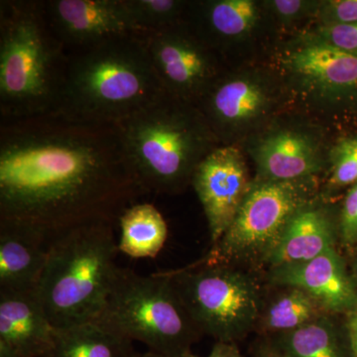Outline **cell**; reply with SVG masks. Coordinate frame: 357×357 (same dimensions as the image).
<instances>
[{
    "mask_svg": "<svg viewBox=\"0 0 357 357\" xmlns=\"http://www.w3.org/2000/svg\"><path fill=\"white\" fill-rule=\"evenodd\" d=\"M144 194L114 126L58 114L1 122V220L28 223L52 238L86 223L119 222Z\"/></svg>",
    "mask_w": 357,
    "mask_h": 357,
    "instance_id": "cell-1",
    "label": "cell"
},
{
    "mask_svg": "<svg viewBox=\"0 0 357 357\" xmlns=\"http://www.w3.org/2000/svg\"><path fill=\"white\" fill-rule=\"evenodd\" d=\"M165 95L142 37H117L68 52L55 114L114 126Z\"/></svg>",
    "mask_w": 357,
    "mask_h": 357,
    "instance_id": "cell-2",
    "label": "cell"
},
{
    "mask_svg": "<svg viewBox=\"0 0 357 357\" xmlns=\"http://www.w3.org/2000/svg\"><path fill=\"white\" fill-rule=\"evenodd\" d=\"M0 3L1 122L55 114L68 51L52 29L44 1Z\"/></svg>",
    "mask_w": 357,
    "mask_h": 357,
    "instance_id": "cell-3",
    "label": "cell"
},
{
    "mask_svg": "<svg viewBox=\"0 0 357 357\" xmlns=\"http://www.w3.org/2000/svg\"><path fill=\"white\" fill-rule=\"evenodd\" d=\"M114 128L145 194L182 191L192 184L199 162L217 148L201 110L167 93Z\"/></svg>",
    "mask_w": 357,
    "mask_h": 357,
    "instance_id": "cell-4",
    "label": "cell"
},
{
    "mask_svg": "<svg viewBox=\"0 0 357 357\" xmlns=\"http://www.w3.org/2000/svg\"><path fill=\"white\" fill-rule=\"evenodd\" d=\"M115 223H86L52 237L36 294L54 328L96 321L102 312L119 268Z\"/></svg>",
    "mask_w": 357,
    "mask_h": 357,
    "instance_id": "cell-5",
    "label": "cell"
},
{
    "mask_svg": "<svg viewBox=\"0 0 357 357\" xmlns=\"http://www.w3.org/2000/svg\"><path fill=\"white\" fill-rule=\"evenodd\" d=\"M96 321L165 357L191 351L192 344L203 335L164 272L142 276L119 267Z\"/></svg>",
    "mask_w": 357,
    "mask_h": 357,
    "instance_id": "cell-6",
    "label": "cell"
},
{
    "mask_svg": "<svg viewBox=\"0 0 357 357\" xmlns=\"http://www.w3.org/2000/svg\"><path fill=\"white\" fill-rule=\"evenodd\" d=\"M164 273L203 335L236 344L257 326L264 304L260 287L239 268L201 261L196 267Z\"/></svg>",
    "mask_w": 357,
    "mask_h": 357,
    "instance_id": "cell-7",
    "label": "cell"
},
{
    "mask_svg": "<svg viewBox=\"0 0 357 357\" xmlns=\"http://www.w3.org/2000/svg\"><path fill=\"white\" fill-rule=\"evenodd\" d=\"M307 181H262L251 185L236 218L202 261L266 265L294 215L310 204Z\"/></svg>",
    "mask_w": 357,
    "mask_h": 357,
    "instance_id": "cell-8",
    "label": "cell"
},
{
    "mask_svg": "<svg viewBox=\"0 0 357 357\" xmlns=\"http://www.w3.org/2000/svg\"><path fill=\"white\" fill-rule=\"evenodd\" d=\"M185 28L182 22L141 37L167 95L192 103L217 81V69L206 43Z\"/></svg>",
    "mask_w": 357,
    "mask_h": 357,
    "instance_id": "cell-9",
    "label": "cell"
},
{
    "mask_svg": "<svg viewBox=\"0 0 357 357\" xmlns=\"http://www.w3.org/2000/svg\"><path fill=\"white\" fill-rule=\"evenodd\" d=\"M192 185L203 206L213 245L234 222L251 187L243 154L229 145L215 148L199 162Z\"/></svg>",
    "mask_w": 357,
    "mask_h": 357,
    "instance_id": "cell-10",
    "label": "cell"
},
{
    "mask_svg": "<svg viewBox=\"0 0 357 357\" xmlns=\"http://www.w3.org/2000/svg\"><path fill=\"white\" fill-rule=\"evenodd\" d=\"M45 13L68 52L137 35L124 0H49Z\"/></svg>",
    "mask_w": 357,
    "mask_h": 357,
    "instance_id": "cell-11",
    "label": "cell"
},
{
    "mask_svg": "<svg viewBox=\"0 0 357 357\" xmlns=\"http://www.w3.org/2000/svg\"><path fill=\"white\" fill-rule=\"evenodd\" d=\"M269 282L277 287L304 291L328 314H347L357 307V292L335 248L306 262L269 269Z\"/></svg>",
    "mask_w": 357,
    "mask_h": 357,
    "instance_id": "cell-12",
    "label": "cell"
},
{
    "mask_svg": "<svg viewBox=\"0 0 357 357\" xmlns=\"http://www.w3.org/2000/svg\"><path fill=\"white\" fill-rule=\"evenodd\" d=\"M51 239L31 225L0 218V291H36Z\"/></svg>",
    "mask_w": 357,
    "mask_h": 357,
    "instance_id": "cell-13",
    "label": "cell"
},
{
    "mask_svg": "<svg viewBox=\"0 0 357 357\" xmlns=\"http://www.w3.org/2000/svg\"><path fill=\"white\" fill-rule=\"evenodd\" d=\"M54 335L55 328L36 291H0V344L20 357H47Z\"/></svg>",
    "mask_w": 357,
    "mask_h": 357,
    "instance_id": "cell-14",
    "label": "cell"
},
{
    "mask_svg": "<svg viewBox=\"0 0 357 357\" xmlns=\"http://www.w3.org/2000/svg\"><path fill=\"white\" fill-rule=\"evenodd\" d=\"M199 102V110L213 134H225L229 129L256 119L267 98L255 82L230 77L215 81Z\"/></svg>",
    "mask_w": 357,
    "mask_h": 357,
    "instance_id": "cell-15",
    "label": "cell"
},
{
    "mask_svg": "<svg viewBox=\"0 0 357 357\" xmlns=\"http://www.w3.org/2000/svg\"><path fill=\"white\" fill-rule=\"evenodd\" d=\"M335 227L328 213L307 204L289 222L266 266L309 261L335 248Z\"/></svg>",
    "mask_w": 357,
    "mask_h": 357,
    "instance_id": "cell-16",
    "label": "cell"
},
{
    "mask_svg": "<svg viewBox=\"0 0 357 357\" xmlns=\"http://www.w3.org/2000/svg\"><path fill=\"white\" fill-rule=\"evenodd\" d=\"M255 159L262 181L305 180L321 165L311 141L295 132H279L260 143Z\"/></svg>",
    "mask_w": 357,
    "mask_h": 357,
    "instance_id": "cell-17",
    "label": "cell"
},
{
    "mask_svg": "<svg viewBox=\"0 0 357 357\" xmlns=\"http://www.w3.org/2000/svg\"><path fill=\"white\" fill-rule=\"evenodd\" d=\"M293 70L307 81L325 89L357 86V54L323 42L307 44L293 54Z\"/></svg>",
    "mask_w": 357,
    "mask_h": 357,
    "instance_id": "cell-18",
    "label": "cell"
},
{
    "mask_svg": "<svg viewBox=\"0 0 357 357\" xmlns=\"http://www.w3.org/2000/svg\"><path fill=\"white\" fill-rule=\"evenodd\" d=\"M132 342L98 321L55 328L47 357H132Z\"/></svg>",
    "mask_w": 357,
    "mask_h": 357,
    "instance_id": "cell-19",
    "label": "cell"
},
{
    "mask_svg": "<svg viewBox=\"0 0 357 357\" xmlns=\"http://www.w3.org/2000/svg\"><path fill=\"white\" fill-rule=\"evenodd\" d=\"M121 252L132 258H155L165 245L168 227L163 215L151 204H134L119 220Z\"/></svg>",
    "mask_w": 357,
    "mask_h": 357,
    "instance_id": "cell-20",
    "label": "cell"
},
{
    "mask_svg": "<svg viewBox=\"0 0 357 357\" xmlns=\"http://www.w3.org/2000/svg\"><path fill=\"white\" fill-rule=\"evenodd\" d=\"M272 344L285 357H352L347 331L342 335L331 314L277 335Z\"/></svg>",
    "mask_w": 357,
    "mask_h": 357,
    "instance_id": "cell-21",
    "label": "cell"
},
{
    "mask_svg": "<svg viewBox=\"0 0 357 357\" xmlns=\"http://www.w3.org/2000/svg\"><path fill=\"white\" fill-rule=\"evenodd\" d=\"M328 312L304 291L283 287L266 305L263 304L257 330L267 335H284L326 316Z\"/></svg>",
    "mask_w": 357,
    "mask_h": 357,
    "instance_id": "cell-22",
    "label": "cell"
},
{
    "mask_svg": "<svg viewBox=\"0 0 357 357\" xmlns=\"http://www.w3.org/2000/svg\"><path fill=\"white\" fill-rule=\"evenodd\" d=\"M201 31L206 30L208 39L236 38L255 25L257 6L251 0H220L199 4Z\"/></svg>",
    "mask_w": 357,
    "mask_h": 357,
    "instance_id": "cell-23",
    "label": "cell"
},
{
    "mask_svg": "<svg viewBox=\"0 0 357 357\" xmlns=\"http://www.w3.org/2000/svg\"><path fill=\"white\" fill-rule=\"evenodd\" d=\"M140 36L183 22L185 4L177 0H124Z\"/></svg>",
    "mask_w": 357,
    "mask_h": 357,
    "instance_id": "cell-24",
    "label": "cell"
},
{
    "mask_svg": "<svg viewBox=\"0 0 357 357\" xmlns=\"http://www.w3.org/2000/svg\"><path fill=\"white\" fill-rule=\"evenodd\" d=\"M332 160L331 184L342 187L357 183V136L340 140L333 148Z\"/></svg>",
    "mask_w": 357,
    "mask_h": 357,
    "instance_id": "cell-25",
    "label": "cell"
},
{
    "mask_svg": "<svg viewBox=\"0 0 357 357\" xmlns=\"http://www.w3.org/2000/svg\"><path fill=\"white\" fill-rule=\"evenodd\" d=\"M319 41L349 53L357 54V22L326 24L319 29Z\"/></svg>",
    "mask_w": 357,
    "mask_h": 357,
    "instance_id": "cell-26",
    "label": "cell"
},
{
    "mask_svg": "<svg viewBox=\"0 0 357 357\" xmlns=\"http://www.w3.org/2000/svg\"><path fill=\"white\" fill-rule=\"evenodd\" d=\"M340 231L345 243H357V183L345 197L340 220Z\"/></svg>",
    "mask_w": 357,
    "mask_h": 357,
    "instance_id": "cell-27",
    "label": "cell"
},
{
    "mask_svg": "<svg viewBox=\"0 0 357 357\" xmlns=\"http://www.w3.org/2000/svg\"><path fill=\"white\" fill-rule=\"evenodd\" d=\"M324 13L328 24L356 23L357 0H337L328 2Z\"/></svg>",
    "mask_w": 357,
    "mask_h": 357,
    "instance_id": "cell-28",
    "label": "cell"
},
{
    "mask_svg": "<svg viewBox=\"0 0 357 357\" xmlns=\"http://www.w3.org/2000/svg\"><path fill=\"white\" fill-rule=\"evenodd\" d=\"M180 357H203L197 356L191 351L185 352ZM204 357H243L239 351L238 347L236 344L232 342H217L213 345L211 354L208 356Z\"/></svg>",
    "mask_w": 357,
    "mask_h": 357,
    "instance_id": "cell-29",
    "label": "cell"
},
{
    "mask_svg": "<svg viewBox=\"0 0 357 357\" xmlns=\"http://www.w3.org/2000/svg\"><path fill=\"white\" fill-rule=\"evenodd\" d=\"M306 3L300 0H276L272 2L275 11L285 18H292L302 13Z\"/></svg>",
    "mask_w": 357,
    "mask_h": 357,
    "instance_id": "cell-30",
    "label": "cell"
},
{
    "mask_svg": "<svg viewBox=\"0 0 357 357\" xmlns=\"http://www.w3.org/2000/svg\"><path fill=\"white\" fill-rule=\"evenodd\" d=\"M347 314L345 331H347L349 345H351L352 357H357V307L347 312Z\"/></svg>",
    "mask_w": 357,
    "mask_h": 357,
    "instance_id": "cell-31",
    "label": "cell"
},
{
    "mask_svg": "<svg viewBox=\"0 0 357 357\" xmlns=\"http://www.w3.org/2000/svg\"><path fill=\"white\" fill-rule=\"evenodd\" d=\"M256 357H285L273 344H263L259 347Z\"/></svg>",
    "mask_w": 357,
    "mask_h": 357,
    "instance_id": "cell-32",
    "label": "cell"
},
{
    "mask_svg": "<svg viewBox=\"0 0 357 357\" xmlns=\"http://www.w3.org/2000/svg\"><path fill=\"white\" fill-rule=\"evenodd\" d=\"M132 357H165L163 356H161V354H156V352L154 351H147L144 352V354H137V352H135V354Z\"/></svg>",
    "mask_w": 357,
    "mask_h": 357,
    "instance_id": "cell-33",
    "label": "cell"
},
{
    "mask_svg": "<svg viewBox=\"0 0 357 357\" xmlns=\"http://www.w3.org/2000/svg\"><path fill=\"white\" fill-rule=\"evenodd\" d=\"M354 270H356V276L357 278V258H356V264H354Z\"/></svg>",
    "mask_w": 357,
    "mask_h": 357,
    "instance_id": "cell-34",
    "label": "cell"
}]
</instances>
